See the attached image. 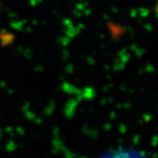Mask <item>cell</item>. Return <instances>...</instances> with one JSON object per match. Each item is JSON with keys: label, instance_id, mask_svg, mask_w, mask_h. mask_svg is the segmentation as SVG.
Wrapping results in <instances>:
<instances>
[{"label": "cell", "instance_id": "6da1fadb", "mask_svg": "<svg viewBox=\"0 0 158 158\" xmlns=\"http://www.w3.org/2000/svg\"><path fill=\"white\" fill-rule=\"evenodd\" d=\"M156 15H157L158 17V2L157 4H156Z\"/></svg>", "mask_w": 158, "mask_h": 158}]
</instances>
